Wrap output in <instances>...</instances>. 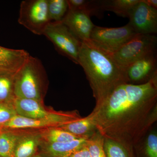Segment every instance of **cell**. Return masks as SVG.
Returning a JSON list of instances; mask_svg holds the SVG:
<instances>
[{"instance_id":"obj_19","label":"cell","mask_w":157,"mask_h":157,"mask_svg":"<svg viewBox=\"0 0 157 157\" xmlns=\"http://www.w3.org/2000/svg\"><path fill=\"white\" fill-rule=\"evenodd\" d=\"M140 0H109L102 1L103 11H109L122 17H128L130 11Z\"/></svg>"},{"instance_id":"obj_18","label":"cell","mask_w":157,"mask_h":157,"mask_svg":"<svg viewBox=\"0 0 157 157\" xmlns=\"http://www.w3.org/2000/svg\"><path fill=\"white\" fill-rule=\"evenodd\" d=\"M39 131L42 141L47 143L68 142L81 138L59 127L47 128L39 130Z\"/></svg>"},{"instance_id":"obj_26","label":"cell","mask_w":157,"mask_h":157,"mask_svg":"<svg viewBox=\"0 0 157 157\" xmlns=\"http://www.w3.org/2000/svg\"><path fill=\"white\" fill-rule=\"evenodd\" d=\"M68 157H91L87 146H86L75 152Z\"/></svg>"},{"instance_id":"obj_29","label":"cell","mask_w":157,"mask_h":157,"mask_svg":"<svg viewBox=\"0 0 157 157\" xmlns=\"http://www.w3.org/2000/svg\"><path fill=\"white\" fill-rule=\"evenodd\" d=\"M3 130V128H0V132H2V131Z\"/></svg>"},{"instance_id":"obj_24","label":"cell","mask_w":157,"mask_h":157,"mask_svg":"<svg viewBox=\"0 0 157 157\" xmlns=\"http://www.w3.org/2000/svg\"><path fill=\"white\" fill-rule=\"evenodd\" d=\"M17 115L13 103L0 102V128Z\"/></svg>"},{"instance_id":"obj_30","label":"cell","mask_w":157,"mask_h":157,"mask_svg":"<svg viewBox=\"0 0 157 157\" xmlns=\"http://www.w3.org/2000/svg\"></svg>"},{"instance_id":"obj_27","label":"cell","mask_w":157,"mask_h":157,"mask_svg":"<svg viewBox=\"0 0 157 157\" xmlns=\"http://www.w3.org/2000/svg\"><path fill=\"white\" fill-rule=\"evenodd\" d=\"M144 1L148 6L155 9H157V0H144Z\"/></svg>"},{"instance_id":"obj_12","label":"cell","mask_w":157,"mask_h":157,"mask_svg":"<svg viewBox=\"0 0 157 157\" xmlns=\"http://www.w3.org/2000/svg\"><path fill=\"white\" fill-rule=\"evenodd\" d=\"M89 138H78L60 143H47L42 141L38 153L45 157H68L87 145Z\"/></svg>"},{"instance_id":"obj_11","label":"cell","mask_w":157,"mask_h":157,"mask_svg":"<svg viewBox=\"0 0 157 157\" xmlns=\"http://www.w3.org/2000/svg\"><path fill=\"white\" fill-rule=\"evenodd\" d=\"M90 15L83 11L68 10L62 22L82 42H90V37L95 25Z\"/></svg>"},{"instance_id":"obj_23","label":"cell","mask_w":157,"mask_h":157,"mask_svg":"<svg viewBox=\"0 0 157 157\" xmlns=\"http://www.w3.org/2000/svg\"><path fill=\"white\" fill-rule=\"evenodd\" d=\"M104 143V137L98 131L89 138L86 146L91 157H106Z\"/></svg>"},{"instance_id":"obj_14","label":"cell","mask_w":157,"mask_h":157,"mask_svg":"<svg viewBox=\"0 0 157 157\" xmlns=\"http://www.w3.org/2000/svg\"><path fill=\"white\" fill-rule=\"evenodd\" d=\"M13 104L17 115L28 118H42L55 111L45 109L42 101L33 99L15 98Z\"/></svg>"},{"instance_id":"obj_7","label":"cell","mask_w":157,"mask_h":157,"mask_svg":"<svg viewBox=\"0 0 157 157\" xmlns=\"http://www.w3.org/2000/svg\"><path fill=\"white\" fill-rule=\"evenodd\" d=\"M44 35L52 42L59 53L78 65V55L82 42L62 22H51Z\"/></svg>"},{"instance_id":"obj_21","label":"cell","mask_w":157,"mask_h":157,"mask_svg":"<svg viewBox=\"0 0 157 157\" xmlns=\"http://www.w3.org/2000/svg\"><path fill=\"white\" fill-rule=\"evenodd\" d=\"M68 10L67 0H48V14L51 22H61Z\"/></svg>"},{"instance_id":"obj_17","label":"cell","mask_w":157,"mask_h":157,"mask_svg":"<svg viewBox=\"0 0 157 157\" xmlns=\"http://www.w3.org/2000/svg\"><path fill=\"white\" fill-rule=\"evenodd\" d=\"M21 133V130L5 129L0 132V157H14L15 146Z\"/></svg>"},{"instance_id":"obj_6","label":"cell","mask_w":157,"mask_h":157,"mask_svg":"<svg viewBox=\"0 0 157 157\" xmlns=\"http://www.w3.org/2000/svg\"><path fill=\"white\" fill-rule=\"evenodd\" d=\"M82 118L77 110L55 111L51 115L42 118L31 119L19 115L14 117L5 124L3 129L9 130H39L59 127Z\"/></svg>"},{"instance_id":"obj_1","label":"cell","mask_w":157,"mask_h":157,"mask_svg":"<svg viewBox=\"0 0 157 157\" xmlns=\"http://www.w3.org/2000/svg\"><path fill=\"white\" fill-rule=\"evenodd\" d=\"M100 134L132 153L157 119V75L140 84L117 88L89 114Z\"/></svg>"},{"instance_id":"obj_8","label":"cell","mask_w":157,"mask_h":157,"mask_svg":"<svg viewBox=\"0 0 157 157\" xmlns=\"http://www.w3.org/2000/svg\"><path fill=\"white\" fill-rule=\"evenodd\" d=\"M18 21L33 33L43 35L51 22L48 0H25L21 2Z\"/></svg>"},{"instance_id":"obj_4","label":"cell","mask_w":157,"mask_h":157,"mask_svg":"<svg viewBox=\"0 0 157 157\" xmlns=\"http://www.w3.org/2000/svg\"><path fill=\"white\" fill-rule=\"evenodd\" d=\"M157 36L154 34H137L117 52L110 55L121 67L129 65L150 54L156 52Z\"/></svg>"},{"instance_id":"obj_13","label":"cell","mask_w":157,"mask_h":157,"mask_svg":"<svg viewBox=\"0 0 157 157\" xmlns=\"http://www.w3.org/2000/svg\"><path fill=\"white\" fill-rule=\"evenodd\" d=\"M30 56L26 51L0 46V73H16Z\"/></svg>"},{"instance_id":"obj_20","label":"cell","mask_w":157,"mask_h":157,"mask_svg":"<svg viewBox=\"0 0 157 157\" xmlns=\"http://www.w3.org/2000/svg\"><path fill=\"white\" fill-rule=\"evenodd\" d=\"M15 74L0 73V102L13 103Z\"/></svg>"},{"instance_id":"obj_10","label":"cell","mask_w":157,"mask_h":157,"mask_svg":"<svg viewBox=\"0 0 157 157\" xmlns=\"http://www.w3.org/2000/svg\"><path fill=\"white\" fill-rule=\"evenodd\" d=\"M156 52L139 59L125 68L129 83H145L157 75Z\"/></svg>"},{"instance_id":"obj_22","label":"cell","mask_w":157,"mask_h":157,"mask_svg":"<svg viewBox=\"0 0 157 157\" xmlns=\"http://www.w3.org/2000/svg\"><path fill=\"white\" fill-rule=\"evenodd\" d=\"M104 148L106 157H132L123 145L108 138H104Z\"/></svg>"},{"instance_id":"obj_25","label":"cell","mask_w":157,"mask_h":157,"mask_svg":"<svg viewBox=\"0 0 157 157\" xmlns=\"http://www.w3.org/2000/svg\"><path fill=\"white\" fill-rule=\"evenodd\" d=\"M145 151L147 157H157V135L155 132L151 133L147 138Z\"/></svg>"},{"instance_id":"obj_5","label":"cell","mask_w":157,"mask_h":157,"mask_svg":"<svg viewBox=\"0 0 157 157\" xmlns=\"http://www.w3.org/2000/svg\"><path fill=\"white\" fill-rule=\"evenodd\" d=\"M137 34L129 23L119 28H106L95 25L90 43L109 54L117 52Z\"/></svg>"},{"instance_id":"obj_2","label":"cell","mask_w":157,"mask_h":157,"mask_svg":"<svg viewBox=\"0 0 157 157\" xmlns=\"http://www.w3.org/2000/svg\"><path fill=\"white\" fill-rule=\"evenodd\" d=\"M78 65L83 68L92 90L95 107L101 105L120 86L129 83L125 69L110 54L90 42H82Z\"/></svg>"},{"instance_id":"obj_28","label":"cell","mask_w":157,"mask_h":157,"mask_svg":"<svg viewBox=\"0 0 157 157\" xmlns=\"http://www.w3.org/2000/svg\"><path fill=\"white\" fill-rule=\"evenodd\" d=\"M32 157H45L44 156H43L39 154V153H37V154H36V155H35L33 156Z\"/></svg>"},{"instance_id":"obj_3","label":"cell","mask_w":157,"mask_h":157,"mask_svg":"<svg viewBox=\"0 0 157 157\" xmlns=\"http://www.w3.org/2000/svg\"><path fill=\"white\" fill-rule=\"evenodd\" d=\"M46 74L42 62L36 57H29L15 74V98L43 101L46 87Z\"/></svg>"},{"instance_id":"obj_15","label":"cell","mask_w":157,"mask_h":157,"mask_svg":"<svg viewBox=\"0 0 157 157\" xmlns=\"http://www.w3.org/2000/svg\"><path fill=\"white\" fill-rule=\"evenodd\" d=\"M42 140L39 130L22 132L17 140L14 157H32L38 153Z\"/></svg>"},{"instance_id":"obj_9","label":"cell","mask_w":157,"mask_h":157,"mask_svg":"<svg viewBox=\"0 0 157 157\" xmlns=\"http://www.w3.org/2000/svg\"><path fill=\"white\" fill-rule=\"evenodd\" d=\"M128 17V23L136 34L157 33V9L148 6L144 0H140L133 7Z\"/></svg>"},{"instance_id":"obj_16","label":"cell","mask_w":157,"mask_h":157,"mask_svg":"<svg viewBox=\"0 0 157 157\" xmlns=\"http://www.w3.org/2000/svg\"><path fill=\"white\" fill-rule=\"evenodd\" d=\"M59 128L80 138H89L98 132L88 115Z\"/></svg>"}]
</instances>
